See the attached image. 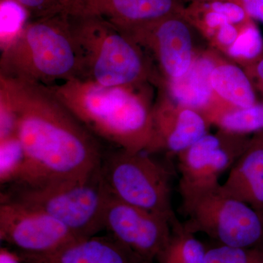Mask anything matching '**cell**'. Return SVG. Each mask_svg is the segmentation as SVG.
Here are the masks:
<instances>
[{
    "label": "cell",
    "mask_w": 263,
    "mask_h": 263,
    "mask_svg": "<svg viewBox=\"0 0 263 263\" xmlns=\"http://www.w3.org/2000/svg\"><path fill=\"white\" fill-rule=\"evenodd\" d=\"M243 136L221 130L207 133L178 155L181 200L219 186V179L233 167L250 141Z\"/></svg>",
    "instance_id": "ba28073f"
},
{
    "label": "cell",
    "mask_w": 263,
    "mask_h": 263,
    "mask_svg": "<svg viewBox=\"0 0 263 263\" xmlns=\"http://www.w3.org/2000/svg\"><path fill=\"white\" fill-rule=\"evenodd\" d=\"M186 229L202 233L217 245L238 248L263 247V215L227 194L221 183L183 199Z\"/></svg>",
    "instance_id": "8992f818"
},
{
    "label": "cell",
    "mask_w": 263,
    "mask_h": 263,
    "mask_svg": "<svg viewBox=\"0 0 263 263\" xmlns=\"http://www.w3.org/2000/svg\"><path fill=\"white\" fill-rule=\"evenodd\" d=\"M241 3L251 18L263 23V0H241Z\"/></svg>",
    "instance_id": "4316f807"
},
{
    "label": "cell",
    "mask_w": 263,
    "mask_h": 263,
    "mask_svg": "<svg viewBox=\"0 0 263 263\" xmlns=\"http://www.w3.org/2000/svg\"><path fill=\"white\" fill-rule=\"evenodd\" d=\"M100 172L110 195L121 201L177 221L171 203V175L146 152L114 151L103 157Z\"/></svg>",
    "instance_id": "52a82bcc"
},
{
    "label": "cell",
    "mask_w": 263,
    "mask_h": 263,
    "mask_svg": "<svg viewBox=\"0 0 263 263\" xmlns=\"http://www.w3.org/2000/svg\"><path fill=\"white\" fill-rule=\"evenodd\" d=\"M254 73L259 85V88L263 91V58L259 60L257 63L255 64L254 68Z\"/></svg>",
    "instance_id": "83f0119b"
},
{
    "label": "cell",
    "mask_w": 263,
    "mask_h": 263,
    "mask_svg": "<svg viewBox=\"0 0 263 263\" xmlns=\"http://www.w3.org/2000/svg\"><path fill=\"white\" fill-rule=\"evenodd\" d=\"M221 188L263 215V136L250 141Z\"/></svg>",
    "instance_id": "9a60e30c"
},
{
    "label": "cell",
    "mask_w": 263,
    "mask_h": 263,
    "mask_svg": "<svg viewBox=\"0 0 263 263\" xmlns=\"http://www.w3.org/2000/svg\"><path fill=\"white\" fill-rule=\"evenodd\" d=\"M240 26L235 25V24L228 22V23L221 25L219 29H216L212 36H214L216 42L219 43L220 46L229 48L238 37Z\"/></svg>",
    "instance_id": "484cf974"
},
{
    "label": "cell",
    "mask_w": 263,
    "mask_h": 263,
    "mask_svg": "<svg viewBox=\"0 0 263 263\" xmlns=\"http://www.w3.org/2000/svg\"><path fill=\"white\" fill-rule=\"evenodd\" d=\"M1 198L0 238L22 253H51L79 240L67 227L46 213Z\"/></svg>",
    "instance_id": "30bf717a"
},
{
    "label": "cell",
    "mask_w": 263,
    "mask_h": 263,
    "mask_svg": "<svg viewBox=\"0 0 263 263\" xmlns=\"http://www.w3.org/2000/svg\"><path fill=\"white\" fill-rule=\"evenodd\" d=\"M206 247L195 234L176 221L168 243L157 258L158 263H205Z\"/></svg>",
    "instance_id": "ac0fdd59"
},
{
    "label": "cell",
    "mask_w": 263,
    "mask_h": 263,
    "mask_svg": "<svg viewBox=\"0 0 263 263\" xmlns=\"http://www.w3.org/2000/svg\"><path fill=\"white\" fill-rule=\"evenodd\" d=\"M215 62L208 57L195 59L187 72L170 82L171 95L180 107L200 110L210 103L214 90L211 76Z\"/></svg>",
    "instance_id": "2e32d148"
},
{
    "label": "cell",
    "mask_w": 263,
    "mask_h": 263,
    "mask_svg": "<svg viewBox=\"0 0 263 263\" xmlns=\"http://www.w3.org/2000/svg\"><path fill=\"white\" fill-rule=\"evenodd\" d=\"M211 84L214 92L233 105V108H249L257 103L248 76L238 66L216 65L211 76Z\"/></svg>",
    "instance_id": "e0dca14e"
},
{
    "label": "cell",
    "mask_w": 263,
    "mask_h": 263,
    "mask_svg": "<svg viewBox=\"0 0 263 263\" xmlns=\"http://www.w3.org/2000/svg\"><path fill=\"white\" fill-rule=\"evenodd\" d=\"M66 16L82 57V79L104 86L144 84L149 65L134 38L103 19Z\"/></svg>",
    "instance_id": "277c9868"
},
{
    "label": "cell",
    "mask_w": 263,
    "mask_h": 263,
    "mask_svg": "<svg viewBox=\"0 0 263 263\" xmlns=\"http://www.w3.org/2000/svg\"><path fill=\"white\" fill-rule=\"evenodd\" d=\"M27 10L29 19L60 13L62 0H16Z\"/></svg>",
    "instance_id": "d4e9b609"
},
{
    "label": "cell",
    "mask_w": 263,
    "mask_h": 263,
    "mask_svg": "<svg viewBox=\"0 0 263 263\" xmlns=\"http://www.w3.org/2000/svg\"><path fill=\"white\" fill-rule=\"evenodd\" d=\"M26 155L16 136L0 139V182L18 183L25 171Z\"/></svg>",
    "instance_id": "ffe728a7"
},
{
    "label": "cell",
    "mask_w": 263,
    "mask_h": 263,
    "mask_svg": "<svg viewBox=\"0 0 263 263\" xmlns=\"http://www.w3.org/2000/svg\"><path fill=\"white\" fill-rule=\"evenodd\" d=\"M0 75L53 86L84 79L80 49L65 14L31 18L1 50Z\"/></svg>",
    "instance_id": "3957f363"
},
{
    "label": "cell",
    "mask_w": 263,
    "mask_h": 263,
    "mask_svg": "<svg viewBox=\"0 0 263 263\" xmlns=\"http://www.w3.org/2000/svg\"><path fill=\"white\" fill-rule=\"evenodd\" d=\"M183 11L179 0H62L60 13L103 19L133 36Z\"/></svg>",
    "instance_id": "8fae6325"
},
{
    "label": "cell",
    "mask_w": 263,
    "mask_h": 263,
    "mask_svg": "<svg viewBox=\"0 0 263 263\" xmlns=\"http://www.w3.org/2000/svg\"><path fill=\"white\" fill-rule=\"evenodd\" d=\"M208 122L200 112L184 107L154 110V141L151 153L165 151L179 155L208 133Z\"/></svg>",
    "instance_id": "4fadbf2b"
},
{
    "label": "cell",
    "mask_w": 263,
    "mask_h": 263,
    "mask_svg": "<svg viewBox=\"0 0 263 263\" xmlns=\"http://www.w3.org/2000/svg\"><path fill=\"white\" fill-rule=\"evenodd\" d=\"M205 263H263V247L238 248L217 245L207 249Z\"/></svg>",
    "instance_id": "603a6c76"
},
{
    "label": "cell",
    "mask_w": 263,
    "mask_h": 263,
    "mask_svg": "<svg viewBox=\"0 0 263 263\" xmlns=\"http://www.w3.org/2000/svg\"><path fill=\"white\" fill-rule=\"evenodd\" d=\"M108 189L100 168L79 179L37 185L15 184L1 197L25 204L60 221L78 239L95 236L104 230Z\"/></svg>",
    "instance_id": "5b68a950"
},
{
    "label": "cell",
    "mask_w": 263,
    "mask_h": 263,
    "mask_svg": "<svg viewBox=\"0 0 263 263\" xmlns=\"http://www.w3.org/2000/svg\"><path fill=\"white\" fill-rule=\"evenodd\" d=\"M172 224L173 221L165 216L129 205L109 195L104 214V229L147 262L157 260L165 248Z\"/></svg>",
    "instance_id": "9c48e42d"
},
{
    "label": "cell",
    "mask_w": 263,
    "mask_h": 263,
    "mask_svg": "<svg viewBox=\"0 0 263 263\" xmlns=\"http://www.w3.org/2000/svg\"><path fill=\"white\" fill-rule=\"evenodd\" d=\"M193 3L219 13L228 22L240 26L251 20L241 0H193Z\"/></svg>",
    "instance_id": "cb8c5ba5"
},
{
    "label": "cell",
    "mask_w": 263,
    "mask_h": 263,
    "mask_svg": "<svg viewBox=\"0 0 263 263\" xmlns=\"http://www.w3.org/2000/svg\"><path fill=\"white\" fill-rule=\"evenodd\" d=\"M141 86H104L75 79L50 87L96 138L121 149L149 153L154 141V110L138 91Z\"/></svg>",
    "instance_id": "7a4b0ae2"
},
{
    "label": "cell",
    "mask_w": 263,
    "mask_h": 263,
    "mask_svg": "<svg viewBox=\"0 0 263 263\" xmlns=\"http://www.w3.org/2000/svg\"><path fill=\"white\" fill-rule=\"evenodd\" d=\"M216 122L221 130L243 136L263 129V103H256L249 108H233L223 112Z\"/></svg>",
    "instance_id": "d6986e66"
},
{
    "label": "cell",
    "mask_w": 263,
    "mask_h": 263,
    "mask_svg": "<svg viewBox=\"0 0 263 263\" xmlns=\"http://www.w3.org/2000/svg\"><path fill=\"white\" fill-rule=\"evenodd\" d=\"M132 37L153 52L170 80L184 75L195 60L191 23L183 11L166 17Z\"/></svg>",
    "instance_id": "7c38bea8"
},
{
    "label": "cell",
    "mask_w": 263,
    "mask_h": 263,
    "mask_svg": "<svg viewBox=\"0 0 263 263\" xmlns=\"http://www.w3.org/2000/svg\"><path fill=\"white\" fill-rule=\"evenodd\" d=\"M18 256L24 263H148L110 235L76 240L51 253Z\"/></svg>",
    "instance_id": "5bb4252c"
},
{
    "label": "cell",
    "mask_w": 263,
    "mask_h": 263,
    "mask_svg": "<svg viewBox=\"0 0 263 263\" xmlns=\"http://www.w3.org/2000/svg\"><path fill=\"white\" fill-rule=\"evenodd\" d=\"M0 48L4 49L20 34L29 20L27 10L16 0H1Z\"/></svg>",
    "instance_id": "44dd1931"
},
{
    "label": "cell",
    "mask_w": 263,
    "mask_h": 263,
    "mask_svg": "<svg viewBox=\"0 0 263 263\" xmlns=\"http://www.w3.org/2000/svg\"><path fill=\"white\" fill-rule=\"evenodd\" d=\"M262 51V35L252 19L240 26L238 38L228 48L230 57L243 60H255L260 57Z\"/></svg>",
    "instance_id": "7402d4cb"
},
{
    "label": "cell",
    "mask_w": 263,
    "mask_h": 263,
    "mask_svg": "<svg viewBox=\"0 0 263 263\" xmlns=\"http://www.w3.org/2000/svg\"><path fill=\"white\" fill-rule=\"evenodd\" d=\"M0 116L11 119L26 155L20 185L79 179L100 168L96 137L46 85L0 75Z\"/></svg>",
    "instance_id": "6da1fadb"
}]
</instances>
